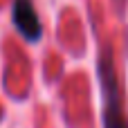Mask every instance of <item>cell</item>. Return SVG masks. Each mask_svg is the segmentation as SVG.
Instances as JSON below:
<instances>
[{"label":"cell","mask_w":128,"mask_h":128,"mask_svg":"<svg viewBox=\"0 0 128 128\" xmlns=\"http://www.w3.org/2000/svg\"><path fill=\"white\" fill-rule=\"evenodd\" d=\"M99 79H101V90L106 97V108H104V128H128V122L122 110V99L117 90V79H115V68L108 58V54L101 56L99 63Z\"/></svg>","instance_id":"6da1fadb"},{"label":"cell","mask_w":128,"mask_h":128,"mask_svg":"<svg viewBox=\"0 0 128 128\" xmlns=\"http://www.w3.org/2000/svg\"><path fill=\"white\" fill-rule=\"evenodd\" d=\"M14 25L29 43H36L43 34V25L32 0H14Z\"/></svg>","instance_id":"7a4b0ae2"}]
</instances>
